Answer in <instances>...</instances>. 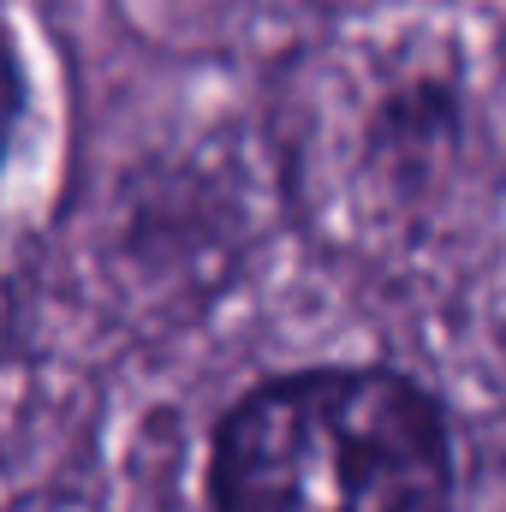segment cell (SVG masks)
<instances>
[{"label":"cell","instance_id":"6da1fadb","mask_svg":"<svg viewBox=\"0 0 506 512\" xmlns=\"http://www.w3.org/2000/svg\"><path fill=\"white\" fill-rule=\"evenodd\" d=\"M292 191L334 251L399 286L506 280V24L405 12L310 60Z\"/></svg>","mask_w":506,"mask_h":512},{"label":"cell","instance_id":"7a4b0ae2","mask_svg":"<svg viewBox=\"0 0 506 512\" xmlns=\"http://www.w3.org/2000/svg\"><path fill=\"white\" fill-rule=\"evenodd\" d=\"M209 512H453L441 405L393 370H298L215 429Z\"/></svg>","mask_w":506,"mask_h":512},{"label":"cell","instance_id":"3957f363","mask_svg":"<svg viewBox=\"0 0 506 512\" xmlns=\"http://www.w3.org/2000/svg\"><path fill=\"white\" fill-rule=\"evenodd\" d=\"M18 114H24V66H18V48L0 24V161L12 149V131H18Z\"/></svg>","mask_w":506,"mask_h":512}]
</instances>
